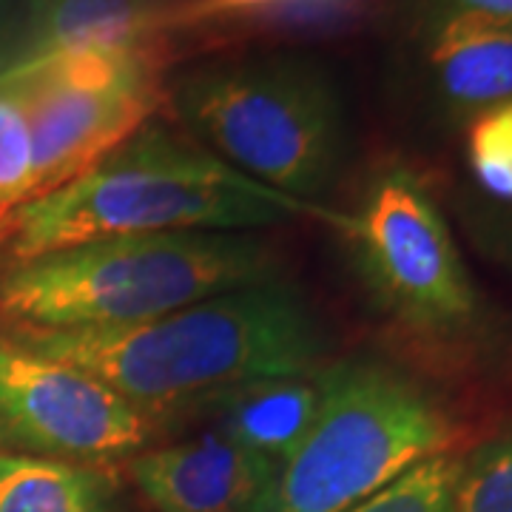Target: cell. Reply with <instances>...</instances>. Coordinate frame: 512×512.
Wrapping results in <instances>:
<instances>
[{
  "label": "cell",
  "mask_w": 512,
  "mask_h": 512,
  "mask_svg": "<svg viewBox=\"0 0 512 512\" xmlns=\"http://www.w3.org/2000/svg\"><path fill=\"white\" fill-rule=\"evenodd\" d=\"M3 333L83 367L151 413L165 404H197L239 384L305 376L325 348L308 305L279 279L134 325Z\"/></svg>",
  "instance_id": "1"
},
{
  "label": "cell",
  "mask_w": 512,
  "mask_h": 512,
  "mask_svg": "<svg viewBox=\"0 0 512 512\" xmlns=\"http://www.w3.org/2000/svg\"><path fill=\"white\" fill-rule=\"evenodd\" d=\"M293 214H333L256 183L163 126L140 128L109 157L12 217L6 265L114 237L262 228Z\"/></svg>",
  "instance_id": "2"
},
{
  "label": "cell",
  "mask_w": 512,
  "mask_h": 512,
  "mask_svg": "<svg viewBox=\"0 0 512 512\" xmlns=\"http://www.w3.org/2000/svg\"><path fill=\"white\" fill-rule=\"evenodd\" d=\"M254 234L114 237L37 256L0 274V328H117L276 279Z\"/></svg>",
  "instance_id": "3"
},
{
  "label": "cell",
  "mask_w": 512,
  "mask_h": 512,
  "mask_svg": "<svg viewBox=\"0 0 512 512\" xmlns=\"http://www.w3.org/2000/svg\"><path fill=\"white\" fill-rule=\"evenodd\" d=\"M316 384L311 427L254 512H348L453 441L450 416L393 367L345 362Z\"/></svg>",
  "instance_id": "4"
},
{
  "label": "cell",
  "mask_w": 512,
  "mask_h": 512,
  "mask_svg": "<svg viewBox=\"0 0 512 512\" xmlns=\"http://www.w3.org/2000/svg\"><path fill=\"white\" fill-rule=\"evenodd\" d=\"M168 106L231 168L291 200L325 191L342 157V106L302 57L222 60L180 74Z\"/></svg>",
  "instance_id": "5"
},
{
  "label": "cell",
  "mask_w": 512,
  "mask_h": 512,
  "mask_svg": "<svg viewBox=\"0 0 512 512\" xmlns=\"http://www.w3.org/2000/svg\"><path fill=\"white\" fill-rule=\"evenodd\" d=\"M163 43L20 57L0 92L23 111L32 143L29 202L74 183L168 106ZM26 202V205H29Z\"/></svg>",
  "instance_id": "6"
},
{
  "label": "cell",
  "mask_w": 512,
  "mask_h": 512,
  "mask_svg": "<svg viewBox=\"0 0 512 512\" xmlns=\"http://www.w3.org/2000/svg\"><path fill=\"white\" fill-rule=\"evenodd\" d=\"M330 220L342 225L373 293L404 325L456 333L473 322L476 293L456 242L410 171H387L353 217Z\"/></svg>",
  "instance_id": "7"
},
{
  "label": "cell",
  "mask_w": 512,
  "mask_h": 512,
  "mask_svg": "<svg viewBox=\"0 0 512 512\" xmlns=\"http://www.w3.org/2000/svg\"><path fill=\"white\" fill-rule=\"evenodd\" d=\"M151 410L0 330V439L46 458L111 461L154 439Z\"/></svg>",
  "instance_id": "8"
},
{
  "label": "cell",
  "mask_w": 512,
  "mask_h": 512,
  "mask_svg": "<svg viewBox=\"0 0 512 512\" xmlns=\"http://www.w3.org/2000/svg\"><path fill=\"white\" fill-rule=\"evenodd\" d=\"M384 0H157L154 37L177 60L194 49L356 29Z\"/></svg>",
  "instance_id": "9"
},
{
  "label": "cell",
  "mask_w": 512,
  "mask_h": 512,
  "mask_svg": "<svg viewBox=\"0 0 512 512\" xmlns=\"http://www.w3.org/2000/svg\"><path fill=\"white\" fill-rule=\"evenodd\" d=\"M128 470L157 512H254L276 473L217 427L140 453Z\"/></svg>",
  "instance_id": "10"
},
{
  "label": "cell",
  "mask_w": 512,
  "mask_h": 512,
  "mask_svg": "<svg viewBox=\"0 0 512 512\" xmlns=\"http://www.w3.org/2000/svg\"><path fill=\"white\" fill-rule=\"evenodd\" d=\"M427 66L441 97L458 109H493L512 100V23L450 6L427 35Z\"/></svg>",
  "instance_id": "11"
},
{
  "label": "cell",
  "mask_w": 512,
  "mask_h": 512,
  "mask_svg": "<svg viewBox=\"0 0 512 512\" xmlns=\"http://www.w3.org/2000/svg\"><path fill=\"white\" fill-rule=\"evenodd\" d=\"M316 404L319 384L285 376L222 390L194 404V410L208 413L228 439L279 467L308 433Z\"/></svg>",
  "instance_id": "12"
},
{
  "label": "cell",
  "mask_w": 512,
  "mask_h": 512,
  "mask_svg": "<svg viewBox=\"0 0 512 512\" xmlns=\"http://www.w3.org/2000/svg\"><path fill=\"white\" fill-rule=\"evenodd\" d=\"M154 12L157 0H29L32 35L23 57L160 43Z\"/></svg>",
  "instance_id": "13"
},
{
  "label": "cell",
  "mask_w": 512,
  "mask_h": 512,
  "mask_svg": "<svg viewBox=\"0 0 512 512\" xmlns=\"http://www.w3.org/2000/svg\"><path fill=\"white\" fill-rule=\"evenodd\" d=\"M0 512H111V481L74 461L0 456Z\"/></svg>",
  "instance_id": "14"
},
{
  "label": "cell",
  "mask_w": 512,
  "mask_h": 512,
  "mask_svg": "<svg viewBox=\"0 0 512 512\" xmlns=\"http://www.w3.org/2000/svg\"><path fill=\"white\" fill-rule=\"evenodd\" d=\"M458 473L461 458L450 453L424 458L348 512H456Z\"/></svg>",
  "instance_id": "15"
},
{
  "label": "cell",
  "mask_w": 512,
  "mask_h": 512,
  "mask_svg": "<svg viewBox=\"0 0 512 512\" xmlns=\"http://www.w3.org/2000/svg\"><path fill=\"white\" fill-rule=\"evenodd\" d=\"M456 512H512V433L481 444L461 461Z\"/></svg>",
  "instance_id": "16"
},
{
  "label": "cell",
  "mask_w": 512,
  "mask_h": 512,
  "mask_svg": "<svg viewBox=\"0 0 512 512\" xmlns=\"http://www.w3.org/2000/svg\"><path fill=\"white\" fill-rule=\"evenodd\" d=\"M478 183L498 200L512 202V100L481 111L467 134Z\"/></svg>",
  "instance_id": "17"
},
{
  "label": "cell",
  "mask_w": 512,
  "mask_h": 512,
  "mask_svg": "<svg viewBox=\"0 0 512 512\" xmlns=\"http://www.w3.org/2000/svg\"><path fill=\"white\" fill-rule=\"evenodd\" d=\"M456 3L467 6V9H476L481 15L512 23V0H456Z\"/></svg>",
  "instance_id": "18"
}]
</instances>
